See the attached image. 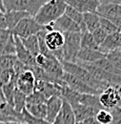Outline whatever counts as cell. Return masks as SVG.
<instances>
[{"label":"cell","mask_w":121,"mask_h":124,"mask_svg":"<svg viewBox=\"0 0 121 124\" xmlns=\"http://www.w3.org/2000/svg\"><path fill=\"white\" fill-rule=\"evenodd\" d=\"M65 42L62 47L63 61L76 63L77 54L81 49V33L80 32H65Z\"/></svg>","instance_id":"277c9868"},{"label":"cell","mask_w":121,"mask_h":124,"mask_svg":"<svg viewBox=\"0 0 121 124\" xmlns=\"http://www.w3.org/2000/svg\"><path fill=\"white\" fill-rule=\"evenodd\" d=\"M14 78H15L14 77L13 71H8V70H3L0 69V88L3 87L4 85L10 83ZM17 79V78H15Z\"/></svg>","instance_id":"e575fe53"},{"label":"cell","mask_w":121,"mask_h":124,"mask_svg":"<svg viewBox=\"0 0 121 124\" xmlns=\"http://www.w3.org/2000/svg\"><path fill=\"white\" fill-rule=\"evenodd\" d=\"M62 124H76L75 113L73 111L72 106L65 100H63L62 108L58 115Z\"/></svg>","instance_id":"ffe728a7"},{"label":"cell","mask_w":121,"mask_h":124,"mask_svg":"<svg viewBox=\"0 0 121 124\" xmlns=\"http://www.w3.org/2000/svg\"><path fill=\"white\" fill-rule=\"evenodd\" d=\"M76 124H79V123H76Z\"/></svg>","instance_id":"7bdbcfd3"},{"label":"cell","mask_w":121,"mask_h":124,"mask_svg":"<svg viewBox=\"0 0 121 124\" xmlns=\"http://www.w3.org/2000/svg\"><path fill=\"white\" fill-rule=\"evenodd\" d=\"M2 92L4 94V97L7 101V103L9 105H11L12 107H14V98H15V93L16 91V79L14 78L10 83L4 85L3 87H1Z\"/></svg>","instance_id":"cb8c5ba5"},{"label":"cell","mask_w":121,"mask_h":124,"mask_svg":"<svg viewBox=\"0 0 121 124\" xmlns=\"http://www.w3.org/2000/svg\"><path fill=\"white\" fill-rule=\"evenodd\" d=\"M100 5L97 9V14L99 16L111 18L115 16H121V4L118 0H107L99 1Z\"/></svg>","instance_id":"9c48e42d"},{"label":"cell","mask_w":121,"mask_h":124,"mask_svg":"<svg viewBox=\"0 0 121 124\" xmlns=\"http://www.w3.org/2000/svg\"><path fill=\"white\" fill-rule=\"evenodd\" d=\"M81 48L85 49H92V50H98L99 46L95 43L93 40V37L90 32H84L81 33Z\"/></svg>","instance_id":"83f0119b"},{"label":"cell","mask_w":121,"mask_h":124,"mask_svg":"<svg viewBox=\"0 0 121 124\" xmlns=\"http://www.w3.org/2000/svg\"><path fill=\"white\" fill-rule=\"evenodd\" d=\"M106 58L111 63H113L117 69L121 70V50L113 51L108 54L106 55Z\"/></svg>","instance_id":"836d02e7"},{"label":"cell","mask_w":121,"mask_h":124,"mask_svg":"<svg viewBox=\"0 0 121 124\" xmlns=\"http://www.w3.org/2000/svg\"><path fill=\"white\" fill-rule=\"evenodd\" d=\"M63 104V99L61 96L54 95L49 98L46 101V107H47V116L46 120L48 122L53 124L56 116L59 115Z\"/></svg>","instance_id":"8fae6325"},{"label":"cell","mask_w":121,"mask_h":124,"mask_svg":"<svg viewBox=\"0 0 121 124\" xmlns=\"http://www.w3.org/2000/svg\"><path fill=\"white\" fill-rule=\"evenodd\" d=\"M3 55H15V36H12L3 43Z\"/></svg>","instance_id":"1f68e13d"},{"label":"cell","mask_w":121,"mask_h":124,"mask_svg":"<svg viewBox=\"0 0 121 124\" xmlns=\"http://www.w3.org/2000/svg\"><path fill=\"white\" fill-rule=\"evenodd\" d=\"M35 78L30 70H27L18 76L16 79V88L26 96L33 92L35 86Z\"/></svg>","instance_id":"ba28073f"},{"label":"cell","mask_w":121,"mask_h":124,"mask_svg":"<svg viewBox=\"0 0 121 124\" xmlns=\"http://www.w3.org/2000/svg\"><path fill=\"white\" fill-rule=\"evenodd\" d=\"M62 81L72 90L76 91L78 93H87V94H96L99 95L100 93L94 89H92L89 85L81 81L80 79L74 77L73 75H70L68 73L64 72V75L62 77Z\"/></svg>","instance_id":"52a82bcc"},{"label":"cell","mask_w":121,"mask_h":124,"mask_svg":"<svg viewBox=\"0 0 121 124\" xmlns=\"http://www.w3.org/2000/svg\"><path fill=\"white\" fill-rule=\"evenodd\" d=\"M100 28L105 31L108 35L117 32V31H120V30L115 25H113V23H112L109 19L102 17V16H100Z\"/></svg>","instance_id":"f546056e"},{"label":"cell","mask_w":121,"mask_h":124,"mask_svg":"<svg viewBox=\"0 0 121 124\" xmlns=\"http://www.w3.org/2000/svg\"><path fill=\"white\" fill-rule=\"evenodd\" d=\"M46 0H3L6 12H24L34 18Z\"/></svg>","instance_id":"3957f363"},{"label":"cell","mask_w":121,"mask_h":124,"mask_svg":"<svg viewBox=\"0 0 121 124\" xmlns=\"http://www.w3.org/2000/svg\"><path fill=\"white\" fill-rule=\"evenodd\" d=\"M0 124H26L23 122H16V121H8V122H0Z\"/></svg>","instance_id":"60d3db41"},{"label":"cell","mask_w":121,"mask_h":124,"mask_svg":"<svg viewBox=\"0 0 121 124\" xmlns=\"http://www.w3.org/2000/svg\"><path fill=\"white\" fill-rule=\"evenodd\" d=\"M91 35H92L93 40L95 41V43H96L98 46H100V45L104 42V40L106 39L108 34H107L106 32L103 31L101 28H98L96 31H94L91 33Z\"/></svg>","instance_id":"d590c367"},{"label":"cell","mask_w":121,"mask_h":124,"mask_svg":"<svg viewBox=\"0 0 121 124\" xmlns=\"http://www.w3.org/2000/svg\"><path fill=\"white\" fill-rule=\"evenodd\" d=\"M22 44L27 49V51L30 53V54L35 58L39 54V43H38V37L37 35H32L27 38H20Z\"/></svg>","instance_id":"603a6c76"},{"label":"cell","mask_w":121,"mask_h":124,"mask_svg":"<svg viewBox=\"0 0 121 124\" xmlns=\"http://www.w3.org/2000/svg\"><path fill=\"white\" fill-rule=\"evenodd\" d=\"M47 98L44 96L43 93L40 92L33 90V92L29 94L26 98V105H35V104H42L46 103Z\"/></svg>","instance_id":"4316f807"},{"label":"cell","mask_w":121,"mask_h":124,"mask_svg":"<svg viewBox=\"0 0 121 124\" xmlns=\"http://www.w3.org/2000/svg\"><path fill=\"white\" fill-rule=\"evenodd\" d=\"M4 17H5L7 29L12 31L22 19L26 17H31V16L24 12H6L4 14Z\"/></svg>","instance_id":"ac0fdd59"},{"label":"cell","mask_w":121,"mask_h":124,"mask_svg":"<svg viewBox=\"0 0 121 124\" xmlns=\"http://www.w3.org/2000/svg\"><path fill=\"white\" fill-rule=\"evenodd\" d=\"M17 61L16 55H1L0 56V69L13 71V68Z\"/></svg>","instance_id":"f1b7e54d"},{"label":"cell","mask_w":121,"mask_h":124,"mask_svg":"<svg viewBox=\"0 0 121 124\" xmlns=\"http://www.w3.org/2000/svg\"><path fill=\"white\" fill-rule=\"evenodd\" d=\"M44 41L47 48L51 52H55L62 49L65 42L64 33L59 31H53L46 32Z\"/></svg>","instance_id":"5bb4252c"},{"label":"cell","mask_w":121,"mask_h":124,"mask_svg":"<svg viewBox=\"0 0 121 124\" xmlns=\"http://www.w3.org/2000/svg\"><path fill=\"white\" fill-rule=\"evenodd\" d=\"M66 7L67 3L63 0L47 1L37 12L34 19L39 25L46 26L50 23L55 22L60 16H63L65 14Z\"/></svg>","instance_id":"6da1fadb"},{"label":"cell","mask_w":121,"mask_h":124,"mask_svg":"<svg viewBox=\"0 0 121 124\" xmlns=\"http://www.w3.org/2000/svg\"><path fill=\"white\" fill-rule=\"evenodd\" d=\"M61 64H62V67L65 73L73 75L74 77H76L81 81H83L84 83H86L87 85H89L92 89L98 91L100 93L109 87L106 84L96 80L86 69H84L82 66H80L77 63H70V62L63 61Z\"/></svg>","instance_id":"7a4b0ae2"},{"label":"cell","mask_w":121,"mask_h":124,"mask_svg":"<svg viewBox=\"0 0 121 124\" xmlns=\"http://www.w3.org/2000/svg\"><path fill=\"white\" fill-rule=\"evenodd\" d=\"M73 111L75 113V116H76V123H80L88 118H91V117H95L97 112L99 110L94 108H91V107H86V106H83L81 104H74V105H71Z\"/></svg>","instance_id":"e0dca14e"},{"label":"cell","mask_w":121,"mask_h":124,"mask_svg":"<svg viewBox=\"0 0 121 124\" xmlns=\"http://www.w3.org/2000/svg\"><path fill=\"white\" fill-rule=\"evenodd\" d=\"M3 55V44H0V56Z\"/></svg>","instance_id":"b9f144b4"},{"label":"cell","mask_w":121,"mask_h":124,"mask_svg":"<svg viewBox=\"0 0 121 124\" xmlns=\"http://www.w3.org/2000/svg\"><path fill=\"white\" fill-rule=\"evenodd\" d=\"M79 124H101V123H99V122L95 119V117H91V118H88V119H86V120L80 122Z\"/></svg>","instance_id":"f35d334b"},{"label":"cell","mask_w":121,"mask_h":124,"mask_svg":"<svg viewBox=\"0 0 121 124\" xmlns=\"http://www.w3.org/2000/svg\"><path fill=\"white\" fill-rule=\"evenodd\" d=\"M12 31L9 30H3L0 29V44L5 43L11 36H12Z\"/></svg>","instance_id":"74e56055"},{"label":"cell","mask_w":121,"mask_h":124,"mask_svg":"<svg viewBox=\"0 0 121 124\" xmlns=\"http://www.w3.org/2000/svg\"><path fill=\"white\" fill-rule=\"evenodd\" d=\"M26 98H27V96L24 93L19 92L16 89L15 93V98H14V108H15V112L21 114L22 111L26 108Z\"/></svg>","instance_id":"484cf974"},{"label":"cell","mask_w":121,"mask_h":124,"mask_svg":"<svg viewBox=\"0 0 121 124\" xmlns=\"http://www.w3.org/2000/svg\"><path fill=\"white\" fill-rule=\"evenodd\" d=\"M76 103L81 104V105L86 106V107L97 109V110L103 109L102 106L100 105V102H99V95H96V94L79 93V96H78V99H77ZM76 103H75V104H76Z\"/></svg>","instance_id":"d6986e66"},{"label":"cell","mask_w":121,"mask_h":124,"mask_svg":"<svg viewBox=\"0 0 121 124\" xmlns=\"http://www.w3.org/2000/svg\"><path fill=\"white\" fill-rule=\"evenodd\" d=\"M54 31H59L63 33L65 32H80L81 33L80 27L65 14L54 22Z\"/></svg>","instance_id":"9a60e30c"},{"label":"cell","mask_w":121,"mask_h":124,"mask_svg":"<svg viewBox=\"0 0 121 124\" xmlns=\"http://www.w3.org/2000/svg\"><path fill=\"white\" fill-rule=\"evenodd\" d=\"M22 116H23V122L26 124H52L45 119H40L32 116L27 112L26 108L22 111Z\"/></svg>","instance_id":"d6a6232c"},{"label":"cell","mask_w":121,"mask_h":124,"mask_svg":"<svg viewBox=\"0 0 121 124\" xmlns=\"http://www.w3.org/2000/svg\"><path fill=\"white\" fill-rule=\"evenodd\" d=\"M44 30V26L39 25L33 17H26L15 26L12 33L19 38H27L32 35H37Z\"/></svg>","instance_id":"5b68a950"},{"label":"cell","mask_w":121,"mask_h":124,"mask_svg":"<svg viewBox=\"0 0 121 124\" xmlns=\"http://www.w3.org/2000/svg\"><path fill=\"white\" fill-rule=\"evenodd\" d=\"M121 47V31L107 35L104 42L99 46L98 51H100L102 54H108L113 51L120 50Z\"/></svg>","instance_id":"4fadbf2b"},{"label":"cell","mask_w":121,"mask_h":124,"mask_svg":"<svg viewBox=\"0 0 121 124\" xmlns=\"http://www.w3.org/2000/svg\"><path fill=\"white\" fill-rule=\"evenodd\" d=\"M5 103H7L5 97H4V94H3V92H2V89L0 88V106L4 105Z\"/></svg>","instance_id":"ab89813d"},{"label":"cell","mask_w":121,"mask_h":124,"mask_svg":"<svg viewBox=\"0 0 121 124\" xmlns=\"http://www.w3.org/2000/svg\"><path fill=\"white\" fill-rule=\"evenodd\" d=\"M120 106H121V104H120Z\"/></svg>","instance_id":"f6af8a7d"},{"label":"cell","mask_w":121,"mask_h":124,"mask_svg":"<svg viewBox=\"0 0 121 124\" xmlns=\"http://www.w3.org/2000/svg\"><path fill=\"white\" fill-rule=\"evenodd\" d=\"M95 119L101 124H112L113 122V116L110 111L101 109L97 112L95 116Z\"/></svg>","instance_id":"4dcf8cb0"},{"label":"cell","mask_w":121,"mask_h":124,"mask_svg":"<svg viewBox=\"0 0 121 124\" xmlns=\"http://www.w3.org/2000/svg\"><path fill=\"white\" fill-rule=\"evenodd\" d=\"M102 108L111 111L121 104V86H110L99 94Z\"/></svg>","instance_id":"8992f818"},{"label":"cell","mask_w":121,"mask_h":124,"mask_svg":"<svg viewBox=\"0 0 121 124\" xmlns=\"http://www.w3.org/2000/svg\"><path fill=\"white\" fill-rule=\"evenodd\" d=\"M27 112L32 116L40 119H45L47 116V107L46 103L42 104H35V105H26Z\"/></svg>","instance_id":"d4e9b609"},{"label":"cell","mask_w":121,"mask_h":124,"mask_svg":"<svg viewBox=\"0 0 121 124\" xmlns=\"http://www.w3.org/2000/svg\"><path fill=\"white\" fill-rule=\"evenodd\" d=\"M120 50H121V47H120Z\"/></svg>","instance_id":"ee69618b"},{"label":"cell","mask_w":121,"mask_h":124,"mask_svg":"<svg viewBox=\"0 0 121 124\" xmlns=\"http://www.w3.org/2000/svg\"><path fill=\"white\" fill-rule=\"evenodd\" d=\"M83 18L88 32L92 33L98 28H100V16L97 13L83 14Z\"/></svg>","instance_id":"44dd1931"},{"label":"cell","mask_w":121,"mask_h":124,"mask_svg":"<svg viewBox=\"0 0 121 124\" xmlns=\"http://www.w3.org/2000/svg\"><path fill=\"white\" fill-rule=\"evenodd\" d=\"M104 57H106V54H102L98 50L81 48L77 54V61L83 63H95Z\"/></svg>","instance_id":"2e32d148"},{"label":"cell","mask_w":121,"mask_h":124,"mask_svg":"<svg viewBox=\"0 0 121 124\" xmlns=\"http://www.w3.org/2000/svg\"><path fill=\"white\" fill-rule=\"evenodd\" d=\"M65 15L68 16V17H70L73 21H75L76 24L80 27L81 33L87 32V29H86V26H85V23H84L83 14L77 12L76 9H74L73 7H71V6H69L67 4L66 10H65Z\"/></svg>","instance_id":"7402d4cb"},{"label":"cell","mask_w":121,"mask_h":124,"mask_svg":"<svg viewBox=\"0 0 121 124\" xmlns=\"http://www.w3.org/2000/svg\"><path fill=\"white\" fill-rule=\"evenodd\" d=\"M113 116V122L112 124H121V106L115 107L110 111Z\"/></svg>","instance_id":"8d00e7d4"},{"label":"cell","mask_w":121,"mask_h":124,"mask_svg":"<svg viewBox=\"0 0 121 124\" xmlns=\"http://www.w3.org/2000/svg\"><path fill=\"white\" fill-rule=\"evenodd\" d=\"M14 36H15V55H16L17 59L21 63H23L26 67H28L29 69L31 67L36 66L35 58L27 51V49L22 44L20 38L15 36V35H14Z\"/></svg>","instance_id":"30bf717a"},{"label":"cell","mask_w":121,"mask_h":124,"mask_svg":"<svg viewBox=\"0 0 121 124\" xmlns=\"http://www.w3.org/2000/svg\"><path fill=\"white\" fill-rule=\"evenodd\" d=\"M66 3L81 14L96 13L100 5L98 0H72L66 1Z\"/></svg>","instance_id":"7c38bea8"}]
</instances>
